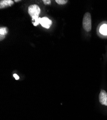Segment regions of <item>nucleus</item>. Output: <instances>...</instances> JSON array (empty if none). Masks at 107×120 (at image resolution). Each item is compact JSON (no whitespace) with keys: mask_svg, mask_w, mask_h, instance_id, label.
Listing matches in <instances>:
<instances>
[{"mask_svg":"<svg viewBox=\"0 0 107 120\" xmlns=\"http://www.w3.org/2000/svg\"><path fill=\"white\" fill-rule=\"evenodd\" d=\"M28 12L30 16L32 18V21H35L32 22L34 26H37L40 24L41 18H39V15L41 13V9L39 6L37 4L31 5L28 7Z\"/></svg>","mask_w":107,"mask_h":120,"instance_id":"nucleus-1","label":"nucleus"},{"mask_svg":"<svg viewBox=\"0 0 107 120\" xmlns=\"http://www.w3.org/2000/svg\"><path fill=\"white\" fill-rule=\"evenodd\" d=\"M83 27L85 30L87 32L91 31L92 28L91 16L89 13H86L83 17Z\"/></svg>","mask_w":107,"mask_h":120,"instance_id":"nucleus-2","label":"nucleus"},{"mask_svg":"<svg viewBox=\"0 0 107 120\" xmlns=\"http://www.w3.org/2000/svg\"><path fill=\"white\" fill-rule=\"evenodd\" d=\"M40 23L43 27L47 29L49 28L52 24V21L47 17L41 18Z\"/></svg>","mask_w":107,"mask_h":120,"instance_id":"nucleus-3","label":"nucleus"},{"mask_svg":"<svg viewBox=\"0 0 107 120\" xmlns=\"http://www.w3.org/2000/svg\"><path fill=\"white\" fill-rule=\"evenodd\" d=\"M99 99L100 103L103 105L107 106V93L104 90H101L99 95Z\"/></svg>","mask_w":107,"mask_h":120,"instance_id":"nucleus-4","label":"nucleus"},{"mask_svg":"<svg viewBox=\"0 0 107 120\" xmlns=\"http://www.w3.org/2000/svg\"><path fill=\"white\" fill-rule=\"evenodd\" d=\"M14 2L12 0H3L0 1V9H4L13 5Z\"/></svg>","mask_w":107,"mask_h":120,"instance_id":"nucleus-5","label":"nucleus"},{"mask_svg":"<svg viewBox=\"0 0 107 120\" xmlns=\"http://www.w3.org/2000/svg\"><path fill=\"white\" fill-rule=\"evenodd\" d=\"M8 32V28L6 27H1L0 28V41L3 40Z\"/></svg>","mask_w":107,"mask_h":120,"instance_id":"nucleus-6","label":"nucleus"},{"mask_svg":"<svg viewBox=\"0 0 107 120\" xmlns=\"http://www.w3.org/2000/svg\"><path fill=\"white\" fill-rule=\"evenodd\" d=\"M100 32L103 35H107V25H102L100 29Z\"/></svg>","mask_w":107,"mask_h":120,"instance_id":"nucleus-7","label":"nucleus"},{"mask_svg":"<svg viewBox=\"0 0 107 120\" xmlns=\"http://www.w3.org/2000/svg\"><path fill=\"white\" fill-rule=\"evenodd\" d=\"M56 2L59 4H64L68 2V1H66V0H56Z\"/></svg>","mask_w":107,"mask_h":120,"instance_id":"nucleus-8","label":"nucleus"},{"mask_svg":"<svg viewBox=\"0 0 107 120\" xmlns=\"http://www.w3.org/2000/svg\"><path fill=\"white\" fill-rule=\"evenodd\" d=\"M43 2L45 5H49L51 3V1L50 0H43Z\"/></svg>","mask_w":107,"mask_h":120,"instance_id":"nucleus-9","label":"nucleus"},{"mask_svg":"<svg viewBox=\"0 0 107 120\" xmlns=\"http://www.w3.org/2000/svg\"><path fill=\"white\" fill-rule=\"evenodd\" d=\"M13 76H14V77H15V78L16 80H18V79H19V76L17 75L16 74H14V75H13Z\"/></svg>","mask_w":107,"mask_h":120,"instance_id":"nucleus-10","label":"nucleus"},{"mask_svg":"<svg viewBox=\"0 0 107 120\" xmlns=\"http://www.w3.org/2000/svg\"><path fill=\"white\" fill-rule=\"evenodd\" d=\"M20 1H17V0H15V2H16V3H17V2H20Z\"/></svg>","mask_w":107,"mask_h":120,"instance_id":"nucleus-11","label":"nucleus"}]
</instances>
